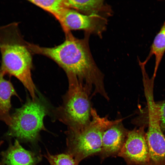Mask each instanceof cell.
Wrapping results in <instances>:
<instances>
[{"instance_id": "1", "label": "cell", "mask_w": 165, "mask_h": 165, "mask_svg": "<svg viewBox=\"0 0 165 165\" xmlns=\"http://www.w3.org/2000/svg\"><path fill=\"white\" fill-rule=\"evenodd\" d=\"M66 38L61 44L52 47L27 43L31 52L46 56L55 61L65 72L76 76L93 90L92 95L99 94L105 99L108 96L105 90L104 75L95 63L90 49V34L85 32L79 39L70 31L65 32Z\"/></svg>"}, {"instance_id": "2", "label": "cell", "mask_w": 165, "mask_h": 165, "mask_svg": "<svg viewBox=\"0 0 165 165\" xmlns=\"http://www.w3.org/2000/svg\"><path fill=\"white\" fill-rule=\"evenodd\" d=\"M16 25L0 27V70L18 79L29 91L31 99H36V88L31 75L32 58L27 43L21 38Z\"/></svg>"}, {"instance_id": "3", "label": "cell", "mask_w": 165, "mask_h": 165, "mask_svg": "<svg viewBox=\"0 0 165 165\" xmlns=\"http://www.w3.org/2000/svg\"><path fill=\"white\" fill-rule=\"evenodd\" d=\"M67 74L68 89L62 105L57 110L58 118L68 126V129L80 130L91 120L90 98L93 90L75 75Z\"/></svg>"}, {"instance_id": "4", "label": "cell", "mask_w": 165, "mask_h": 165, "mask_svg": "<svg viewBox=\"0 0 165 165\" xmlns=\"http://www.w3.org/2000/svg\"><path fill=\"white\" fill-rule=\"evenodd\" d=\"M116 120H110L107 116L100 117L92 108L91 120L86 127L80 130L68 129L66 132V152L79 163L89 157L99 155L104 132Z\"/></svg>"}, {"instance_id": "5", "label": "cell", "mask_w": 165, "mask_h": 165, "mask_svg": "<svg viewBox=\"0 0 165 165\" xmlns=\"http://www.w3.org/2000/svg\"><path fill=\"white\" fill-rule=\"evenodd\" d=\"M47 109L39 101L28 99L11 116L7 135L22 141L35 144L42 130H46L43 119Z\"/></svg>"}, {"instance_id": "6", "label": "cell", "mask_w": 165, "mask_h": 165, "mask_svg": "<svg viewBox=\"0 0 165 165\" xmlns=\"http://www.w3.org/2000/svg\"><path fill=\"white\" fill-rule=\"evenodd\" d=\"M64 32L83 30L100 38L106 29L107 18L97 15H87L73 9L66 7L56 18Z\"/></svg>"}, {"instance_id": "7", "label": "cell", "mask_w": 165, "mask_h": 165, "mask_svg": "<svg viewBox=\"0 0 165 165\" xmlns=\"http://www.w3.org/2000/svg\"><path fill=\"white\" fill-rule=\"evenodd\" d=\"M145 126L129 130L118 156L127 165H149L148 149Z\"/></svg>"}, {"instance_id": "8", "label": "cell", "mask_w": 165, "mask_h": 165, "mask_svg": "<svg viewBox=\"0 0 165 165\" xmlns=\"http://www.w3.org/2000/svg\"><path fill=\"white\" fill-rule=\"evenodd\" d=\"M148 128L146 132L149 165H165V136L161 130L157 112L149 109L144 120Z\"/></svg>"}, {"instance_id": "9", "label": "cell", "mask_w": 165, "mask_h": 165, "mask_svg": "<svg viewBox=\"0 0 165 165\" xmlns=\"http://www.w3.org/2000/svg\"><path fill=\"white\" fill-rule=\"evenodd\" d=\"M122 120L116 119L104 132L101 151L99 155L101 161L110 157L118 156L120 151L129 130L124 126Z\"/></svg>"}, {"instance_id": "10", "label": "cell", "mask_w": 165, "mask_h": 165, "mask_svg": "<svg viewBox=\"0 0 165 165\" xmlns=\"http://www.w3.org/2000/svg\"><path fill=\"white\" fill-rule=\"evenodd\" d=\"M1 155L0 165H36L42 157L40 153L24 148L17 140Z\"/></svg>"}, {"instance_id": "11", "label": "cell", "mask_w": 165, "mask_h": 165, "mask_svg": "<svg viewBox=\"0 0 165 165\" xmlns=\"http://www.w3.org/2000/svg\"><path fill=\"white\" fill-rule=\"evenodd\" d=\"M66 7L71 8L87 15H97L105 18L112 13L111 6L102 0H65Z\"/></svg>"}, {"instance_id": "12", "label": "cell", "mask_w": 165, "mask_h": 165, "mask_svg": "<svg viewBox=\"0 0 165 165\" xmlns=\"http://www.w3.org/2000/svg\"><path fill=\"white\" fill-rule=\"evenodd\" d=\"M5 75L0 69V120L9 126L11 121V97L18 96L10 81L4 79Z\"/></svg>"}, {"instance_id": "13", "label": "cell", "mask_w": 165, "mask_h": 165, "mask_svg": "<svg viewBox=\"0 0 165 165\" xmlns=\"http://www.w3.org/2000/svg\"><path fill=\"white\" fill-rule=\"evenodd\" d=\"M165 52V21L155 37L150 47L149 54L144 61L147 63L152 55L155 57V63L153 76L155 78L156 73Z\"/></svg>"}, {"instance_id": "14", "label": "cell", "mask_w": 165, "mask_h": 165, "mask_svg": "<svg viewBox=\"0 0 165 165\" xmlns=\"http://www.w3.org/2000/svg\"><path fill=\"white\" fill-rule=\"evenodd\" d=\"M28 1L50 13L56 18L64 9L66 7L64 5V0H32Z\"/></svg>"}, {"instance_id": "15", "label": "cell", "mask_w": 165, "mask_h": 165, "mask_svg": "<svg viewBox=\"0 0 165 165\" xmlns=\"http://www.w3.org/2000/svg\"><path fill=\"white\" fill-rule=\"evenodd\" d=\"M44 156L50 165H78L79 163L72 155L67 152L53 155L47 151Z\"/></svg>"}, {"instance_id": "16", "label": "cell", "mask_w": 165, "mask_h": 165, "mask_svg": "<svg viewBox=\"0 0 165 165\" xmlns=\"http://www.w3.org/2000/svg\"><path fill=\"white\" fill-rule=\"evenodd\" d=\"M155 103L160 127L163 132H165V100Z\"/></svg>"}, {"instance_id": "17", "label": "cell", "mask_w": 165, "mask_h": 165, "mask_svg": "<svg viewBox=\"0 0 165 165\" xmlns=\"http://www.w3.org/2000/svg\"><path fill=\"white\" fill-rule=\"evenodd\" d=\"M3 142L2 141H0V146L3 143Z\"/></svg>"}]
</instances>
